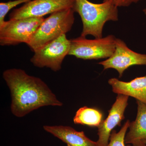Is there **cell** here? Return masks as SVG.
<instances>
[{"mask_svg": "<svg viewBox=\"0 0 146 146\" xmlns=\"http://www.w3.org/2000/svg\"><path fill=\"white\" fill-rule=\"evenodd\" d=\"M3 77L10 91L11 112L16 117H22L43 106H63L44 82L23 70L8 69Z\"/></svg>", "mask_w": 146, "mask_h": 146, "instance_id": "1", "label": "cell"}, {"mask_svg": "<svg viewBox=\"0 0 146 146\" xmlns=\"http://www.w3.org/2000/svg\"><path fill=\"white\" fill-rule=\"evenodd\" d=\"M118 8L109 1L95 3L88 0H75L73 9L81 18L83 28L81 36L91 35L96 39L102 38L106 22L119 20Z\"/></svg>", "mask_w": 146, "mask_h": 146, "instance_id": "2", "label": "cell"}, {"mask_svg": "<svg viewBox=\"0 0 146 146\" xmlns=\"http://www.w3.org/2000/svg\"><path fill=\"white\" fill-rule=\"evenodd\" d=\"M73 8L60 11L50 14L44 21L27 44L34 52L66 34L72 29L74 22Z\"/></svg>", "mask_w": 146, "mask_h": 146, "instance_id": "3", "label": "cell"}, {"mask_svg": "<svg viewBox=\"0 0 146 146\" xmlns=\"http://www.w3.org/2000/svg\"><path fill=\"white\" fill-rule=\"evenodd\" d=\"M116 39L113 35L94 39L80 36L71 39L69 55L84 60L108 58L115 52Z\"/></svg>", "mask_w": 146, "mask_h": 146, "instance_id": "4", "label": "cell"}, {"mask_svg": "<svg viewBox=\"0 0 146 146\" xmlns=\"http://www.w3.org/2000/svg\"><path fill=\"white\" fill-rule=\"evenodd\" d=\"M44 17L9 19L0 26V45L15 46L29 43L44 20Z\"/></svg>", "mask_w": 146, "mask_h": 146, "instance_id": "5", "label": "cell"}, {"mask_svg": "<svg viewBox=\"0 0 146 146\" xmlns=\"http://www.w3.org/2000/svg\"><path fill=\"white\" fill-rule=\"evenodd\" d=\"M71 41L64 34L34 52L31 62L39 68L46 67L54 72L60 70L63 60L69 55Z\"/></svg>", "mask_w": 146, "mask_h": 146, "instance_id": "6", "label": "cell"}, {"mask_svg": "<svg viewBox=\"0 0 146 146\" xmlns=\"http://www.w3.org/2000/svg\"><path fill=\"white\" fill-rule=\"evenodd\" d=\"M75 0H33L9 14V19L39 18L60 11L73 8Z\"/></svg>", "mask_w": 146, "mask_h": 146, "instance_id": "7", "label": "cell"}, {"mask_svg": "<svg viewBox=\"0 0 146 146\" xmlns=\"http://www.w3.org/2000/svg\"><path fill=\"white\" fill-rule=\"evenodd\" d=\"M104 70L114 69L117 71L119 77L122 76L124 71L133 65H146V54H142L129 49L120 39H116L115 52L106 60L98 63Z\"/></svg>", "mask_w": 146, "mask_h": 146, "instance_id": "8", "label": "cell"}, {"mask_svg": "<svg viewBox=\"0 0 146 146\" xmlns=\"http://www.w3.org/2000/svg\"><path fill=\"white\" fill-rule=\"evenodd\" d=\"M128 96L118 94L116 101L108 112V116L98 127V146H107L111 132L117 125H120L124 119V112L128 105Z\"/></svg>", "mask_w": 146, "mask_h": 146, "instance_id": "9", "label": "cell"}, {"mask_svg": "<svg viewBox=\"0 0 146 146\" xmlns=\"http://www.w3.org/2000/svg\"><path fill=\"white\" fill-rule=\"evenodd\" d=\"M44 129L65 143L68 146H98L83 131H78L70 126L44 125Z\"/></svg>", "mask_w": 146, "mask_h": 146, "instance_id": "10", "label": "cell"}, {"mask_svg": "<svg viewBox=\"0 0 146 146\" xmlns=\"http://www.w3.org/2000/svg\"><path fill=\"white\" fill-rule=\"evenodd\" d=\"M108 83L114 93L133 97L146 105V76L128 82L112 78L109 80Z\"/></svg>", "mask_w": 146, "mask_h": 146, "instance_id": "11", "label": "cell"}, {"mask_svg": "<svg viewBox=\"0 0 146 146\" xmlns=\"http://www.w3.org/2000/svg\"><path fill=\"white\" fill-rule=\"evenodd\" d=\"M137 103V116L135 121L130 123L125 143L132 146H146L144 141L146 140V105L138 100Z\"/></svg>", "mask_w": 146, "mask_h": 146, "instance_id": "12", "label": "cell"}, {"mask_svg": "<svg viewBox=\"0 0 146 146\" xmlns=\"http://www.w3.org/2000/svg\"><path fill=\"white\" fill-rule=\"evenodd\" d=\"M73 121L76 124L98 127L102 121V114L98 110L84 106L78 110Z\"/></svg>", "mask_w": 146, "mask_h": 146, "instance_id": "13", "label": "cell"}, {"mask_svg": "<svg viewBox=\"0 0 146 146\" xmlns=\"http://www.w3.org/2000/svg\"><path fill=\"white\" fill-rule=\"evenodd\" d=\"M130 123L129 120H127L119 132L112 130L107 146H125V138Z\"/></svg>", "mask_w": 146, "mask_h": 146, "instance_id": "14", "label": "cell"}, {"mask_svg": "<svg viewBox=\"0 0 146 146\" xmlns=\"http://www.w3.org/2000/svg\"><path fill=\"white\" fill-rule=\"evenodd\" d=\"M33 0H14L0 3V26L5 23L7 14L12 9L22 3H26Z\"/></svg>", "mask_w": 146, "mask_h": 146, "instance_id": "15", "label": "cell"}, {"mask_svg": "<svg viewBox=\"0 0 146 146\" xmlns=\"http://www.w3.org/2000/svg\"><path fill=\"white\" fill-rule=\"evenodd\" d=\"M142 0H104V1H109L117 7H126L133 3H136Z\"/></svg>", "mask_w": 146, "mask_h": 146, "instance_id": "16", "label": "cell"}, {"mask_svg": "<svg viewBox=\"0 0 146 146\" xmlns=\"http://www.w3.org/2000/svg\"><path fill=\"white\" fill-rule=\"evenodd\" d=\"M143 11L144 13H145V15L146 16V7L145 8H144V9H143Z\"/></svg>", "mask_w": 146, "mask_h": 146, "instance_id": "17", "label": "cell"}, {"mask_svg": "<svg viewBox=\"0 0 146 146\" xmlns=\"http://www.w3.org/2000/svg\"><path fill=\"white\" fill-rule=\"evenodd\" d=\"M144 144H145V145H146V141H144ZM127 146H131V145H127Z\"/></svg>", "mask_w": 146, "mask_h": 146, "instance_id": "18", "label": "cell"}]
</instances>
